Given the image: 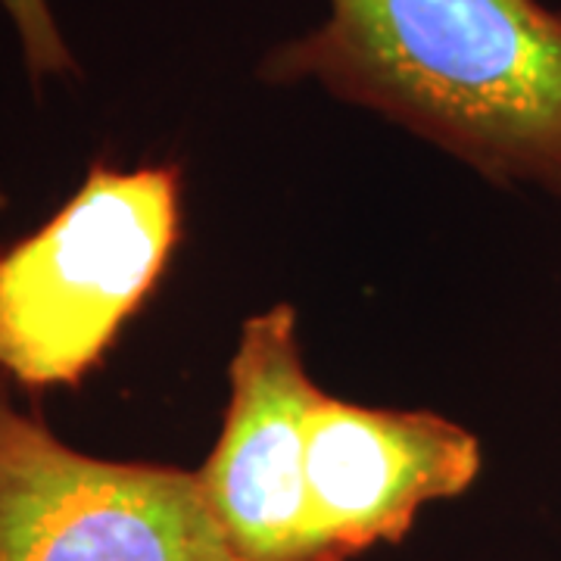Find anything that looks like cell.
<instances>
[{"label": "cell", "mask_w": 561, "mask_h": 561, "mask_svg": "<svg viewBox=\"0 0 561 561\" xmlns=\"http://www.w3.org/2000/svg\"><path fill=\"white\" fill-rule=\"evenodd\" d=\"M268 84H319L465 162L561 201V13L542 0H324Z\"/></svg>", "instance_id": "1"}, {"label": "cell", "mask_w": 561, "mask_h": 561, "mask_svg": "<svg viewBox=\"0 0 561 561\" xmlns=\"http://www.w3.org/2000/svg\"><path fill=\"white\" fill-rule=\"evenodd\" d=\"M179 241L175 165L94 162L38 231L0 253V378L79 387L157 290Z\"/></svg>", "instance_id": "2"}, {"label": "cell", "mask_w": 561, "mask_h": 561, "mask_svg": "<svg viewBox=\"0 0 561 561\" xmlns=\"http://www.w3.org/2000/svg\"><path fill=\"white\" fill-rule=\"evenodd\" d=\"M0 378V561H247L197 471L88 456Z\"/></svg>", "instance_id": "3"}, {"label": "cell", "mask_w": 561, "mask_h": 561, "mask_svg": "<svg viewBox=\"0 0 561 561\" xmlns=\"http://www.w3.org/2000/svg\"><path fill=\"white\" fill-rule=\"evenodd\" d=\"M321 393L302 359L290 302L243 321L228 365L221 434L197 478L225 537L247 561H319L306 493V424Z\"/></svg>", "instance_id": "4"}, {"label": "cell", "mask_w": 561, "mask_h": 561, "mask_svg": "<svg viewBox=\"0 0 561 561\" xmlns=\"http://www.w3.org/2000/svg\"><path fill=\"white\" fill-rule=\"evenodd\" d=\"M481 465V440L437 412L368 409L321 393L306 424L319 561L400 542L424 505L461 496Z\"/></svg>", "instance_id": "5"}, {"label": "cell", "mask_w": 561, "mask_h": 561, "mask_svg": "<svg viewBox=\"0 0 561 561\" xmlns=\"http://www.w3.org/2000/svg\"><path fill=\"white\" fill-rule=\"evenodd\" d=\"M7 13L16 22V32L22 38V54L28 72L41 76H66L76 69V60L62 41L60 28L54 22V13L47 0H0Z\"/></svg>", "instance_id": "6"}, {"label": "cell", "mask_w": 561, "mask_h": 561, "mask_svg": "<svg viewBox=\"0 0 561 561\" xmlns=\"http://www.w3.org/2000/svg\"><path fill=\"white\" fill-rule=\"evenodd\" d=\"M3 206H7V197H3V191H0V209H3Z\"/></svg>", "instance_id": "7"}]
</instances>
